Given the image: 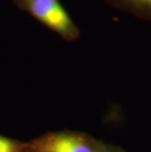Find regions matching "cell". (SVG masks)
Masks as SVG:
<instances>
[{"label": "cell", "instance_id": "obj_1", "mask_svg": "<svg viewBox=\"0 0 151 152\" xmlns=\"http://www.w3.org/2000/svg\"><path fill=\"white\" fill-rule=\"evenodd\" d=\"M13 2L65 41L73 42L81 35L78 26L59 0H13Z\"/></svg>", "mask_w": 151, "mask_h": 152}, {"label": "cell", "instance_id": "obj_3", "mask_svg": "<svg viewBox=\"0 0 151 152\" xmlns=\"http://www.w3.org/2000/svg\"><path fill=\"white\" fill-rule=\"evenodd\" d=\"M114 8L151 23V0H104Z\"/></svg>", "mask_w": 151, "mask_h": 152}, {"label": "cell", "instance_id": "obj_6", "mask_svg": "<svg viewBox=\"0 0 151 152\" xmlns=\"http://www.w3.org/2000/svg\"><path fill=\"white\" fill-rule=\"evenodd\" d=\"M28 152H30V151H28Z\"/></svg>", "mask_w": 151, "mask_h": 152}, {"label": "cell", "instance_id": "obj_4", "mask_svg": "<svg viewBox=\"0 0 151 152\" xmlns=\"http://www.w3.org/2000/svg\"><path fill=\"white\" fill-rule=\"evenodd\" d=\"M28 143L0 134V152H28Z\"/></svg>", "mask_w": 151, "mask_h": 152}, {"label": "cell", "instance_id": "obj_2", "mask_svg": "<svg viewBox=\"0 0 151 152\" xmlns=\"http://www.w3.org/2000/svg\"><path fill=\"white\" fill-rule=\"evenodd\" d=\"M90 134L76 131L44 134L28 142L30 152H97L102 144Z\"/></svg>", "mask_w": 151, "mask_h": 152}, {"label": "cell", "instance_id": "obj_5", "mask_svg": "<svg viewBox=\"0 0 151 152\" xmlns=\"http://www.w3.org/2000/svg\"><path fill=\"white\" fill-rule=\"evenodd\" d=\"M97 152H127L126 150H124L123 148L120 146L114 144H108L102 142L100 148L98 149Z\"/></svg>", "mask_w": 151, "mask_h": 152}]
</instances>
